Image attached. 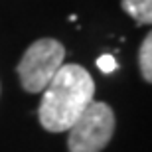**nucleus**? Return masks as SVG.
Returning <instances> with one entry per match:
<instances>
[{
    "instance_id": "obj_2",
    "label": "nucleus",
    "mask_w": 152,
    "mask_h": 152,
    "mask_svg": "<svg viewBox=\"0 0 152 152\" xmlns=\"http://www.w3.org/2000/svg\"><path fill=\"white\" fill-rule=\"evenodd\" d=\"M63 57H65V48L57 39H36L24 51L16 67L22 89L28 93H42L57 73V69L63 65Z\"/></svg>"
},
{
    "instance_id": "obj_3",
    "label": "nucleus",
    "mask_w": 152,
    "mask_h": 152,
    "mask_svg": "<svg viewBox=\"0 0 152 152\" xmlns=\"http://www.w3.org/2000/svg\"><path fill=\"white\" fill-rule=\"evenodd\" d=\"M69 152H101L115 132V113L107 103L91 101L67 130Z\"/></svg>"
},
{
    "instance_id": "obj_4",
    "label": "nucleus",
    "mask_w": 152,
    "mask_h": 152,
    "mask_svg": "<svg viewBox=\"0 0 152 152\" xmlns=\"http://www.w3.org/2000/svg\"><path fill=\"white\" fill-rule=\"evenodd\" d=\"M121 6L138 26L152 24V0H121Z\"/></svg>"
},
{
    "instance_id": "obj_5",
    "label": "nucleus",
    "mask_w": 152,
    "mask_h": 152,
    "mask_svg": "<svg viewBox=\"0 0 152 152\" xmlns=\"http://www.w3.org/2000/svg\"><path fill=\"white\" fill-rule=\"evenodd\" d=\"M138 67L144 81L152 83V32L144 38L140 50H138Z\"/></svg>"
},
{
    "instance_id": "obj_6",
    "label": "nucleus",
    "mask_w": 152,
    "mask_h": 152,
    "mask_svg": "<svg viewBox=\"0 0 152 152\" xmlns=\"http://www.w3.org/2000/svg\"><path fill=\"white\" fill-rule=\"evenodd\" d=\"M97 67L101 69L103 73H113L115 69H117V59H115V56H111V53H103V56L97 59Z\"/></svg>"
},
{
    "instance_id": "obj_1",
    "label": "nucleus",
    "mask_w": 152,
    "mask_h": 152,
    "mask_svg": "<svg viewBox=\"0 0 152 152\" xmlns=\"http://www.w3.org/2000/svg\"><path fill=\"white\" fill-rule=\"evenodd\" d=\"M39 101V124L50 132H65L89 107L95 95L93 77L85 67L67 63L57 69Z\"/></svg>"
}]
</instances>
